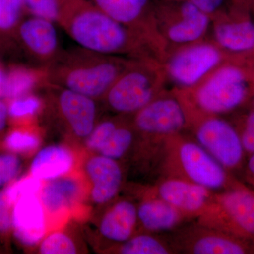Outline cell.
I'll return each instance as SVG.
<instances>
[{"instance_id": "cell-1", "label": "cell", "mask_w": 254, "mask_h": 254, "mask_svg": "<svg viewBox=\"0 0 254 254\" xmlns=\"http://www.w3.org/2000/svg\"><path fill=\"white\" fill-rule=\"evenodd\" d=\"M81 1L62 4L58 22L80 48L110 56L163 62L165 55L153 43L95 5Z\"/></svg>"}, {"instance_id": "cell-38", "label": "cell", "mask_w": 254, "mask_h": 254, "mask_svg": "<svg viewBox=\"0 0 254 254\" xmlns=\"http://www.w3.org/2000/svg\"><path fill=\"white\" fill-rule=\"evenodd\" d=\"M248 170L252 177H254V153H252V156L248 162Z\"/></svg>"}, {"instance_id": "cell-40", "label": "cell", "mask_w": 254, "mask_h": 254, "mask_svg": "<svg viewBox=\"0 0 254 254\" xmlns=\"http://www.w3.org/2000/svg\"><path fill=\"white\" fill-rule=\"evenodd\" d=\"M251 9H252V14H254V0L252 1V6H251Z\"/></svg>"}, {"instance_id": "cell-18", "label": "cell", "mask_w": 254, "mask_h": 254, "mask_svg": "<svg viewBox=\"0 0 254 254\" xmlns=\"http://www.w3.org/2000/svg\"><path fill=\"white\" fill-rule=\"evenodd\" d=\"M82 192L81 182L74 177H59L42 187L40 199L49 215H61L73 208Z\"/></svg>"}, {"instance_id": "cell-5", "label": "cell", "mask_w": 254, "mask_h": 254, "mask_svg": "<svg viewBox=\"0 0 254 254\" xmlns=\"http://www.w3.org/2000/svg\"><path fill=\"white\" fill-rule=\"evenodd\" d=\"M232 58L210 40L169 52L162 62L167 86L181 93L193 91Z\"/></svg>"}, {"instance_id": "cell-6", "label": "cell", "mask_w": 254, "mask_h": 254, "mask_svg": "<svg viewBox=\"0 0 254 254\" xmlns=\"http://www.w3.org/2000/svg\"><path fill=\"white\" fill-rule=\"evenodd\" d=\"M155 1L157 26L166 54L177 48L209 40L213 20L190 0Z\"/></svg>"}, {"instance_id": "cell-10", "label": "cell", "mask_w": 254, "mask_h": 254, "mask_svg": "<svg viewBox=\"0 0 254 254\" xmlns=\"http://www.w3.org/2000/svg\"><path fill=\"white\" fill-rule=\"evenodd\" d=\"M241 7L229 17L213 21L209 40L234 58L254 59V18Z\"/></svg>"}, {"instance_id": "cell-13", "label": "cell", "mask_w": 254, "mask_h": 254, "mask_svg": "<svg viewBox=\"0 0 254 254\" xmlns=\"http://www.w3.org/2000/svg\"><path fill=\"white\" fill-rule=\"evenodd\" d=\"M14 236L26 246L36 245L46 234V211L36 194L18 198L13 208Z\"/></svg>"}, {"instance_id": "cell-4", "label": "cell", "mask_w": 254, "mask_h": 254, "mask_svg": "<svg viewBox=\"0 0 254 254\" xmlns=\"http://www.w3.org/2000/svg\"><path fill=\"white\" fill-rule=\"evenodd\" d=\"M162 63L136 60L107 92L104 98L113 111L136 113L166 90Z\"/></svg>"}, {"instance_id": "cell-20", "label": "cell", "mask_w": 254, "mask_h": 254, "mask_svg": "<svg viewBox=\"0 0 254 254\" xmlns=\"http://www.w3.org/2000/svg\"><path fill=\"white\" fill-rule=\"evenodd\" d=\"M73 165V156L67 148L50 145L42 149L33 159L31 173L42 181H50L67 173Z\"/></svg>"}, {"instance_id": "cell-28", "label": "cell", "mask_w": 254, "mask_h": 254, "mask_svg": "<svg viewBox=\"0 0 254 254\" xmlns=\"http://www.w3.org/2000/svg\"><path fill=\"white\" fill-rule=\"evenodd\" d=\"M133 134L129 128L118 125L108 141L100 148V155L116 160L121 158L129 148Z\"/></svg>"}, {"instance_id": "cell-27", "label": "cell", "mask_w": 254, "mask_h": 254, "mask_svg": "<svg viewBox=\"0 0 254 254\" xmlns=\"http://www.w3.org/2000/svg\"><path fill=\"white\" fill-rule=\"evenodd\" d=\"M9 120L14 124L22 123L23 120L36 115L41 108V100L35 95L28 94L7 100Z\"/></svg>"}, {"instance_id": "cell-37", "label": "cell", "mask_w": 254, "mask_h": 254, "mask_svg": "<svg viewBox=\"0 0 254 254\" xmlns=\"http://www.w3.org/2000/svg\"><path fill=\"white\" fill-rule=\"evenodd\" d=\"M6 88V69L0 64V100H5Z\"/></svg>"}, {"instance_id": "cell-2", "label": "cell", "mask_w": 254, "mask_h": 254, "mask_svg": "<svg viewBox=\"0 0 254 254\" xmlns=\"http://www.w3.org/2000/svg\"><path fill=\"white\" fill-rule=\"evenodd\" d=\"M80 48L60 53L46 66L48 82L90 98H104L114 83L134 61Z\"/></svg>"}, {"instance_id": "cell-31", "label": "cell", "mask_w": 254, "mask_h": 254, "mask_svg": "<svg viewBox=\"0 0 254 254\" xmlns=\"http://www.w3.org/2000/svg\"><path fill=\"white\" fill-rule=\"evenodd\" d=\"M40 252L43 254H73L76 253V248L67 235L55 232L42 241Z\"/></svg>"}, {"instance_id": "cell-3", "label": "cell", "mask_w": 254, "mask_h": 254, "mask_svg": "<svg viewBox=\"0 0 254 254\" xmlns=\"http://www.w3.org/2000/svg\"><path fill=\"white\" fill-rule=\"evenodd\" d=\"M182 93L200 115L218 116L237 109L254 94V59L232 58L193 91Z\"/></svg>"}, {"instance_id": "cell-19", "label": "cell", "mask_w": 254, "mask_h": 254, "mask_svg": "<svg viewBox=\"0 0 254 254\" xmlns=\"http://www.w3.org/2000/svg\"><path fill=\"white\" fill-rule=\"evenodd\" d=\"M137 219L138 212L133 203L126 200L119 202L102 219L100 233L110 240L126 242L133 233Z\"/></svg>"}, {"instance_id": "cell-34", "label": "cell", "mask_w": 254, "mask_h": 254, "mask_svg": "<svg viewBox=\"0 0 254 254\" xmlns=\"http://www.w3.org/2000/svg\"><path fill=\"white\" fill-rule=\"evenodd\" d=\"M21 162L17 155L13 153L0 154V175L8 177L12 181L19 173Z\"/></svg>"}, {"instance_id": "cell-29", "label": "cell", "mask_w": 254, "mask_h": 254, "mask_svg": "<svg viewBox=\"0 0 254 254\" xmlns=\"http://www.w3.org/2000/svg\"><path fill=\"white\" fill-rule=\"evenodd\" d=\"M213 21L231 16L241 5L232 0H190Z\"/></svg>"}, {"instance_id": "cell-22", "label": "cell", "mask_w": 254, "mask_h": 254, "mask_svg": "<svg viewBox=\"0 0 254 254\" xmlns=\"http://www.w3.org/2000/svg\"><path fill=\"white\" fill-rule=\"evenodd\" d=\"M41 82H48L46 68L39 70L23 65H11L6 69L5 100L30 94Z\"/></svg>"}, {"instance_id": "cell-9", "label": "cell", "mask_w": 254, "mask_h": 254, "mask_svg": "<svg viewBox=\"0 0 254 254\" xmlns=\"http://www.w3.org/2000/svg\"><path fill=\"white\" fill-rule=\"evenodd\" d=\"M110 18L136 32L166 54L157 26L155 0H93Z\"/></svg>"}, {"instance_id": "cell-25", "label": "cell", "mask_w": 254, "mask_h": 254, "mask_svg": "<svg viewBox=\"0 0 254 254\" xmlns=\"http://www.w3.org/2000/svg\"><path fill=\"white\" fill-rule=\"evenodd\" d=\"M120 253L123 254H168V246L153 236L147 235L128 239L120 247Z\"/></svg>"}, {"instance_id": "cell-32", "label": "cell", "mask_w": 254, "mask_h": 254, "mask_svg": "<svg viewBox=\"0 0 254 254\" xmlns=\"http://www.w3.org/2000/svg\"><path fill=\"white\" fill-rule=\"evenodd\" d=\"M119 125L113 120H105L96 125L87 139V145L90 149L99 151L108 141Z\"/></svg>"}, {"instance_id": "cell-17", "label": "cell", "mask_w": 254, "mask_h": 254, "mask_svg": "<svg viewBox=\"0 0 254 254\" xmlns=\"http://www.w3.org/2000/svg\"><path fill=\"white\" fill-rule=\"evenodd\" d=\"M87 173L93 182L91 196L95 203H107L118 193L123 173L118 163L103 155L94 157L88 162Z\"/></svg>"}, {"instance_id": "cell-39", "label": "cell", "mask_w": 254, "mask_h": 254, "mask_svg": "<svg viewBox=\"0 0 254 254\" xmlns=\"http://www.w3.org/2000/svg\"><path fill=\"white\" fill-rule=\"evenodd\" d=\"M236 4L251 8L253 0H232Z\"/></svg>"}, {"instance_id": "cell-21", "label": "cell", "mask_w": 254, "mask_h": 254, "mask_svg": "<svg viewBox=\"0 0 254 254\" xmlns=\"http://www.w3.org/2000/svg\"><path fill=\"white\" fill-rule=\"evenodd\" d=\"M138 218L146 230L152 232L170 230L180 223L185 215L162 198H150L137 210Z\"/></svg>"}, {"instance_id": "cell-24", "label": "cell", "mask_w": 254, "mask_h": 254, "mask_svg": "<svg viewBox=\"0 0 254 254\" xmlns=\"http://www.w3.org/2000/svg\"><path fill=\"white\" fill-rule=\"evenodd\" d=\"M24 10L23 0H0V48L10 47L16 41Z\"/></svg>"}, {"instance_id": "cell-33", "label": "cell", "mask_w": 254, "mask_h": 254, "mask_svg": "<svg viewBox=\"0 0 254 254\" xmlns=\"http://www.w3.org/2000/svg\"><path fill=\"white\" fill-rule=\"evenodd\" d=\"M14 205L6 186L0 190V234L8 233L13 229Z\"/></svg>"}, {"instance_id": "cell-35", "label": "cell", "mask_w": 254, "mask_h": 254, "mask_svg": "<svg viewBox=\"0 0 254 254\" xmlns=\"http://www.w3.org/2000/svg\"><path fill=\"white\" fill-rule=\"evenodd\" d=\"M240 138L244 150L254 153V110L246 118Z\"/></svg>"}, {"instance_id": "cell-30", "label": "cell", "mask_w": 254, "mask_h": 254, "mask_svg": "<svg viewBox=\"0 0 254 254\" xmlns=\"http://www.w3.org/2000/svg\"><path fill=\"white\" fill-rule=\"evenodd\" d=\"M25 10L33 16L58 22L61 1L60 0H23Z\"/></svg>"}, {"instance_id": "cell-26", "label": "cell", "mask_w": 254, "mask_h": 254, "mask_svg": "<svg viewBox=\"0 0 254 254\" xmlns=\"http://www.w3.org/2000/svg\"><path fill=\"white\" fill-rule=\"evenodd\" d=\"M40 139L22 127H14L5 136L3 146L10 153H26L38 148Z\"/></svg>"}, {"instance_id": "cell-8", "label": "cell", "mask_w": 254, "mask_h": 254, "mask_svg": "<svg viewBox=\"0 0 254 254\" xmlns=\"http://www.w3.org/2000/svg\"><path fill=\"white\" fill-rule=\"evenodd\" d=\"M190 125L200 146L224 168H234L241 163L244 148L240 136L226 120L194 113Z\"/></svg>"}, {"instance_id": "cell-15", "label": "cell", "mask_w": 254, "mask_h": 254, "mask_svg": "<svg viewBox=\"0 0 254 254\" xmlns=\"http://www.w3.org/2000/svg\"><path fill=\"white\" fill-rule=\"evenodd\" d=\"M58 87L60 109L68 126L76 136L88 137L95 127L97 108L95 99L67 88Z\"/></svg>"}, {"instance_id": "cell-7", "label": "cell", "mask_w": 254, "mask_h": 254, "mask_svg": "<svg viewBox=\"0 0 254 254\" xmlns=\"http://www.w3.org/2000/svg\"><path fill=\"white\" fill-rule=\"evenodd\" d=\"M191 110L180 92L165 90L136 113L134 124L140 131L158 136H175L190 126Z\"/></svg>"}, {"instance_id": "cell-11", "label": "cell", "mask_w": 254, "mask_h": 254, "mask_svg": "<svg viewBox=\"0 0 254 254\" xmlns=\"http://www.w3.org/2000/svg\"><path fill=\"white\" fill-rule=\"evenodd\" d=\"M177 160L187 180L209 190L225 186L227 175L225 169L199 144L184 141L177 148Z\"/></svg>"}, {"instance_id": "cell-23", "label": "cell", "mask_w": 254, "mask_h": 254, "mask_svg": "<svg viewBox=\"0 0 254 254\" xmlns=\"http://www.w3.org/2000/svg\"><path fill=\"white\" fill-rule=\"evenodd\" d=\"M187 251L195 254H242L245 246L233 237L220 232H204L187 245Z\"/></svg>"}, {"instance_id": "cell-14", "label": "cell", "mask_w": 254, "mask_h": 254, "mask_svg": "<svg viewBox=\"0 0 254 254\" xmlns=\"http://www.w3.org/2000/svg\"><path fill=\"white\" fill-rule=\"evenodd\" d=\"M158 197L184 214H203L208 209L210 190L181 179H169L158 187Z\"/></svg>"}, {"instance_id": "cell-36", "label": "cell", "mask_w": 254, "mask_h": 254, "mask_svg": "<svg viewBox=\"0 0 254 254\" xmlns=\"http://www.w3.org/2000/svg\"><path fill=\"white\" fill-rule=\"evenodd\" d=\"M9 120L8 115V101L6 100H0V133L4 131L6 123Z\"/></svg>"}, {"instance_id": "cell-16", "label": "cell", "mask_w": 254, "mask_h": 254, "mask_svg": "<svg viewBox=\"0 0 254 254\" xmlns=\"http://www.w3.org/2000/svg\"><path fill=\"white\" fill-rule=\"evenodd\" d=\"M215 205L209 209L226 217L234 226L246 235H254V193L237 188L229 190L215 199Z\"/></svg>"}, {"instance_id": "cell-12", "label": "cell", "mask_w": 254, "mask_h": 254, "mask_svg": "<svg viewBox=\"0 0 254 254\" xmlns=\"http://www.w3.org/2000/svg\"><path fill=\"white\" fill-rule=\"evenodd\" d=\"M54 23L46 18L32 16L23 19L16 31V41L34 59L48 66L61 53Z\"/></svg>"}]
</instances>
